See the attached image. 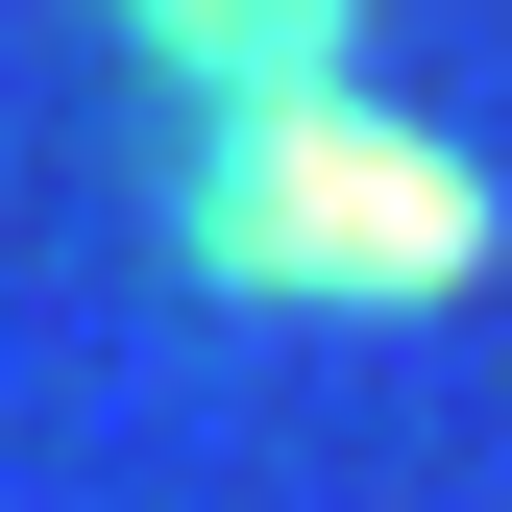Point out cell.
I'll return each instance as SVG.
<instances>
[{
	"label": "cell",
	"mask_w": 512,
	"mask_h": 512,
	"mask_svg": "<svg viewBox=\"0 0 512 512\" xmlns=\"http://www.w3.org/2000/svg\"><path fill=\"white\" fill-rule=\"evenodd\" d=\"M488 147L415 122L391 74H269V98H196V269L244 317H439L488 293Z\"/></svg>",
	"instance_id": "cell-1"
},
{
	"label": "cell",
	"mask_w": 512,
	"mask_h": 512,
	"mask_svg": "<svg viewBox=\"0 0 512 512\" xmlns=\"http://www.w3.org/2000/svg\"><path fill=\"white\" fill-rule=\"evenodd\" d=\"M122 49L196 98H269V74H342V0H122Z\"/></svg>",
	"instance_id": "cell-2"
}]
</instances>
